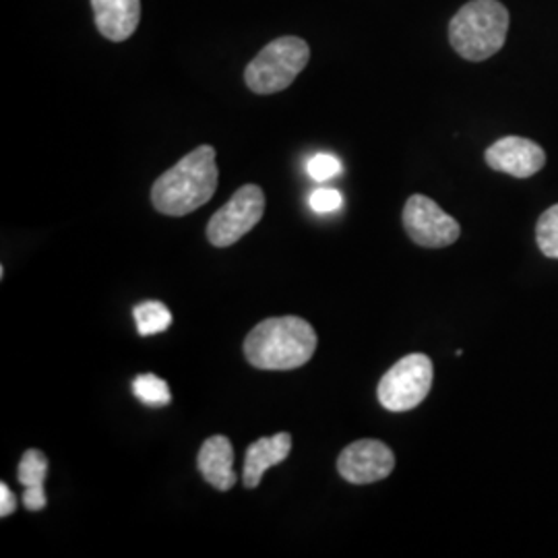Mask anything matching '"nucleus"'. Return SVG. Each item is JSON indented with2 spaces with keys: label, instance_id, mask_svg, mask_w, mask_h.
<instances>
[{
  "label": "nucleus",
  "instance_id": "obj_1",
  "mask_svg": "<svg viewBox=\"0 0 558 558\" xmlns=\"http://www.w3.org/2000/svg\"><path fill=\"white\" fill-rule=\"evenodd\" d=\"M218 180L216 149L201 145L154 182L151 203L163 216H189L211 201L218 191Z\"/></svg>",
  "mask_w": 558,
  "mask_h": 558
},
{
  "label": "nucleus",
  "instance_id": "obj_2",
  "mask_svg": "<svg viewBox=\"0 0 558 558\" xmlns=\"http://www.w3.org/2000/svg\"><path fill=\"white\" fill-rule=\"evenodd\" d=\"M317 333L300 317H271L244 339V356L259 371H294L313 359Z\"/></svg>",
  "mask_w": 558,
  "mask_h": 558
},
{
  "label": "nucleus",
  "instance_id": "obj_3",
  "mask_svg": "<svg viewBox=\"0 0 558 558\" xmlns=\"http://www.w3.org/2000/svg\"><path fill=\"white\" fill-rule=\"evenodd\" d=\"M509 21V11L499 0H470L449 23V41L461 59H490L507 41Z\"/></svg>",
  "mask_w": 558,
  "mask_h": 558
},
{
  "label": "nucleus",
  "instance_id": "obj_4",
  "mask_svg": "<svg viewBox=\"0 0 558 558\" xmlns=\"http://www.w3.org/2000/svg\"><path fill=\"white\" fill-rule=\"evenodd\" d=\"M311 60V46L299 36H281L269 41L244 71L251 92L269 96L288 89Z\"/></svg>",
  "mask_w": 558,
  "mask_h": 558
},
{
  "label": "nucleus",
  "instance_id": "obj_5",
  "mask_svg": "<svg viewBox=\"0 0 558 558\" xmlns=\"http://www.w3.org/2000/svg\"><path fill=\"white\" fill-rule=\"evenodd\" d=\"M433 360L424 354H410L393 364L380 379L377 396L389 412H408L418 408L433 387Z\"/></svg>",
  "mask_w": 558,
  "mask_h": 558
},
{
  "label": "nucleus",
  "instance_id": "obj_6",
  "mask_svg": "<svg viewBox=\"0 0 558 558\" xmlns=\"http://www.w3.org/2000/svg\"><path fill=\"white\" fill-rule=\"evenodd\" d=\"M265 214V193L257 184H244L207 223V239L214 246H232L246 236Z\"/></svg>",
  "mask_w": 558,
  "mask_h": 558
},
{
  "label": "nucleus",
  "instance_id": "obj_7",
  "mask_svg": "<svg viewBox=\"0 0 558 558\" xmlns=\"http://www.w3.org/2000/svg\"><path fill=\"white\" fill-rule=\"evenodd\" d=\"M403 228L408 236L424 248H445L458 242L461 234L458 220L445 214L439 203L424 195H412L405 203Z\"/></svg>",
  "mask_w": 558,
  "mask_h": 558
},
{
  "label": "nucleus",
  "instance_id": "obj_8",
  "mask_svg": "<svg viewBox=\"0 0 558 558\" xmlns=\"http://www.w3.org/2000/svg\"><path fill=\"white\" fill-rule=\"evenodd\" d=\"M396 468L393 451L375 439H362L348 445L338 458L339 476L350 484H375L389 478Z\"/></svg>",
  "mask_w": 558,
  "mask_h": 558
},
{
  "label": "nucleus",
  "instance_id": "obj_9",
  "mask_svg": "<svg viewBox=\"0 0 558 558\" xmlns=\"http://www.w3.org/2000/svg\"><path fill=\"white\" fill-rule=\"evenodd\" d=\"M486 163L515 179H530L538 174L546 163V154L538 143L525 137H502L486 149Z\"/></svg>",
  "mask_w": 558,
  "mask_h": 558
},
{
  "label": "nucleus",
  "instance_id": "obj_10",
  "mask_svg": "<svg viewBox=\"0 0 558 558\" xmlns=\"http://www.w3.org/2000/svg\"><path fill=\"white\" fill-rule=\"evenodd\" d=\"M96 27L106 40H129L141 21V0H92Z\"/></svg>",
  "mask_w": 558,
  "mask_h": 558
},
{
  "label": "nucleus",
  "instance_id": "obj_11",
  "mask_svg": "<svg viewBox=\"0 0 558 558\" xmlns=\"http://www.w3.org/2000/svg\"><path fill=\"white\" fill-rule=\"evenodd\" d=\"M197 468L201 476L207 480V484H211L221 493L230 490L239 480L234 472V447L230 439L223 435H216L205 440L197 456Z\"/></svg>",
  "mask_w": 558,
  "mask_h": 558
},
{
  "label": "nucleus",
  "instance_id": "obj_12",
  "mask_svg": "<svg viewBox=\"0 0 558 558\" xmlns=\"http://www.w3.org/2000/svg\"><path fill=\"white\" fill-rule=\"evenodd\" d=\"M292 451V437L288 433H278L274 437H265L253 442L246 449L244 458V472H242V484L246 488H257L263 480V474L286 461Z\"/></svg>",
  "mask_w": 558,
  "mask_h": 558
},
{
  "label": "nucleus",
  "instance_id": "obj_13",
  "mask_svg": "<svg viewBox=\"0 0 558 558\" xmlns=\"http://www.w3.org/2000/svg\"><path fill=\"white\" fill-rule=\"evenodd\" d=\"M133 315L137 323V331L143 338L163 333L172 325V313L168 311V306L163 302H158V300L141 302L135 306Z\"/></svg>",
  "mask_w": 558,
  "mask_h": 558
},
{
  "label": "nucleus",
  "instance_id": "obj_14",
  "mask_svg": "<svg viewBox=\"0 0 558 558\" xmlns=\"http://www.w3.org/2000/svg\"><path fill=\"white\" fill-rule=\"evenodd\" d=\"M48 474V459L38 451V449H29L23 453L20 463V472L17 478L23 486V490H44V480Z\"/></svg>",
  "mask_w": 558,
  "mask_h": 558
},
{
  "label": "nucleus",
  "instance_id": "obj_15",
  "mask_svg": "<svg viewBox=\"0 0 558 558\" xmlns=\"http://www.w3.org/2000/svg\"><path fill=\"white\" fill-rule=\"evenodd\" d=\"M133 391L137 399H141L145 405L161 408L172 401V393L166 380L156 377V375H141L133 383Z\"/></svg>",
  "mask_w": 558,
  "mask_h": 558
},
{
  "label": "nucleus",
  "instance_id": "obj_16",
  "mask_svg": "<svg viewBox=\"0 0 558 558\" xmlns=\"http://www.w3.org/2000/svg\"><path fill=\"white\" fill-rule=\"evenodd\" d=\"M536 240H538L539 251L546 257L558 259V205H553L539 216Z\"/></svg>",
  "mask_w": 558,
  "mask_h": 558
},
{
  "label": "nucleus",
  "instance_id": "obj_17",
  "mask_svg": "<svg viewBox=\"0 0 558 558\" xmlns=\"http://www.w3.org/2000/svg\"><path fill=\"white\" fill-rule=\"evenodd\" d=\"M306 172L311 179L317 180V182L336 179L338 174H341V161L331 154H317L306 163Z\"/></svg>",
  "mask_w": 558,
  "mask_h": 558
},
{
  "label": "nucleus",
  "instance_id": "obj_18",
  "mask_svg": "<svg viewBox=\"0 0 558 558\" xmlns=\"http://www.w3.org/2000/svg\"><path fill=\"white\" fill-rule=\"evenodd\" d=\"M308 205L317 211V214H333L343 205V197L336 189H317L311 197Z\"/></svg>",
  "mask_w": 558,
  "mask_h": 558
},
{
  "label": "nucleus",
  "instance_id": "obj_19",
  "mask_svg": "<svg viewBox=\"0 0 558 558\" xmlns=\"http://www.w3.org/2000/svg\"><path fill=\"white\" fill-rule=\"evenodd\" d=\"M17 509V499L15 495L9 490L7 484H0V518H9L13 515Z\"/></svg>",
  "mask_w": 558,
  "mask_h": 558
},
{
  "label": "nucleus",
  "instance_id": "obj_20",
  "mask_svg": "<svg viewBox=\"0 0 558 558\" xmlns=\"http://www.w3.org/2000/svg\"><path fill=\"white\" fill-rule=\"evenodd\" d=\"M23 505L27 511H41L46 507V493L44 490H25Z\"/></svg>",
  "mask_w": 558,
  "mask_h": 558
}]
</instances>
